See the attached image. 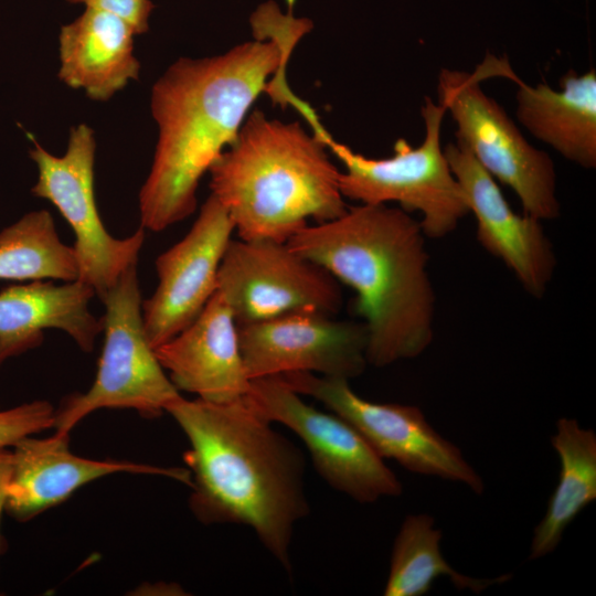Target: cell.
Segmentation results:
<instances>
[{"label": "cell", "mask_w": 596, "mask_h": 596, "mask_svg": "<svg viewBox=\"0 0 596 596\" xmlns=\"http://www.w3.org/2000/svg\"><path fill=\"white\" fill-rule=\"evenodd\" d=\"M281 13L274 1L251 17L254 40L223 54L180 57L157 79L151 114L158 140L139 192L141 227L160 232L196 209V190L213 162L230 147L269 78L286 75L289 56L312 23Z\"/></svg>", "instance_id": "cell-1"}, {"label": "cell", "mask_w": 596, "mask_h": 596, "mask_svg": "<svg viewBox=\"0 0 596 596\" xmlns=\"http://www.w3.org/2000/svg\"><path fill=\"white\" fill-rule=\"evenodd\" d=\"M166 412L190 444L184 461L196 519L251 528L290 573L294 529L309 513L300 449L246 395L227 403L180 396Z\"/></svg>", "instance_id": "cell-2"}, {"label": "cell", "mask_w": 596, "mask_h": 596, "mask_svg": "<svg viewBox=\"0 0 596 596\" xmlns=\"http://www.w3.org/2000/svg\"><path fill=\"white\" fill-rule=\"evenodd\" d=\"M425 240L409 212L360 203L306 225L287 244L355 291L368 364L382 368L421 355L433 341L436 297Z\"/></svg>", "instance_id": "cell-3"}, {"label": "cell", "mask_w": 596, "mask_h": 596, "mask_svg": "<svg viewBox=\"0 0 596 596\" xmlns=\"http://www.w3.org/2000/svg\"><path fill=\"white\" fill-rule=\"evenodd\" d=\"M327 150L300 123L259 109L246 116L209 170L211 194L240 238L287 242L309 219L323 223L345 213L340 170Z\"/></svg>", "instance_id": "cell-4"}, {"label": "cell", "mask_w": 596, "mask_h": 596, "mask_svg": "<svg viewBox=\"0 0 596 596\" xmlns=\"http://www.w3.org/2000/svg\"><path fill=\"white\" fill-rule=\"evenodd\" d=\"M425 135L413 147L400 138L389 158H369L333 139L324 127L312 132L343 164L340 190L345 199L361 204L395 202L406 212H418L426 237L441 238L451 233L469 211L466 195L454 175L444 148L441 128L446 109L425 98L421 108Z\"/></svg>", "instance_id": "cell-5"}, {"label": "cell", "mask_w": 596, "mask_h": 596, "mask_svg": "<svg viewBox=\"0 0 596 596\" xmlns=\"http://www.w3.org/2000/svg\"><path fill=\"white\" fill-rule=\"evenodd\" d=\"M509 64L485 61L473 72L443 68L438 103L456 124L457 142L493 178L514 191L523 213L540 221L560 215L556 171L551 157L533 147L480 82L488 75L509 78Z\"/></svg>", "instance_id": "cell-6"}, {"label": "cell", "mask_w": 596, "mask_h": 596, "mask_svg": "<svg viewBox=\"0 0 596 596\" xmlns=\"http://www.w3.org/2000/svg\"><path fill=\"white\" fill-rule=\"evenodd\" d=\"M102 301L105 340L97 374L87 392L68 396L55 412L53 427L60 434H70L100 408H131L157 417L181 396L147 339L137 264L124 270Z\"/></svg>", "instance_id": "cell-7"}, {"label": "cell", "mask_w": 596, "mask_h": 596, "mask_svg": "<svg viewBox=\"0 0 596 596\" xmlns=\"http://www.w3.org/2000/svg\"><path fill=\"white\" fill-rule=\"evenodd\" d=\"M96 139L93 128L79 124L70 131L66 151L54 156L33 140L30 158L38 168L31 193L50 201L75 235L72 246L78 263V279L102 300L130 265L138 264L145 228L116 238L98 213L94 188Z\"/></svg>", "instance_id": "cell-8"}, {"label": "cell", "mask_w": 596, "mask_h": 596, "mask_svg": "<svg viewBox=\"0 0 596 596\" xmlns=\"http://www.w3.org/2000/svg\"><path fill=\"white\" fill-rule=\"evenodd\" d=\"M279 376L302 396H310L354 426L381 458L415 473L456 481L481 493V477L460 449L441 437L413 405L375 403L358 395L349 380L310 372Z\"/></svg>", "instance_id": "cell-9"}, {"label": "cell", "mask_w": 596, "mask_h": 596, "mask_svg": "<svg viewBox=\"0 0 596 596\" xmlns=\"http://www.w3.org/2000/svg\"><path fill=\"white\" fill-rule=\"evenodd\" d=\"M237 324L296 311L333 316L342 307L340 283L287 242L232 240L223 256L217 289Z\"/></svg>", "instance_id": "cell-10"}, {"label": "cell", "mask_w": 596, "mask_h": 596, "mask_svg": "<svg viewBox=\"0 0 596 596\" xmlns=\"http://www.w3.org/2000/svg\"><path fill=\"white\" fill-rule=\"evenodd\" d=\"M246 397L267 419L304 441L315 469L331 488L360 503L402 493L396 475L354 426L307 404L279 376L251 380Z\"/></svg>", "instance_id": "cell-11"}, {"label": "cell", "mask_w": 596, "mask_h": 596, "mask_svg": "<svg viewBox=\"0 0 596 596\" xmlns=\"http://www.w3.org/2000/svg\"><path fill=\"white\" fill-rule=\"evenodd\" d=\"M249 380L289 372L354 379L368 365L364 323L336 320L317 311H296L237 324Z\"/></svg>", "instance_id": "cell-12"}, {"label": "cell", "mask_w": 596, "mask_h": 596, "mask_svg": "<svg viewBox=\"0 0 596 596\" xmlns=\"http://www.w3.org/2000/svg\"><path fill=\"white\" fill-rule=\"evenodd\" d=\"M234 223L212 195L182 240L156 259L158 286L142 301V322L155 349L187 328L217 289V274Z\"/></svg>", "instance_id": "cell-13"}, {"label": "cell", "mask_w": 596, "mask_h": 596, "mask_svg": "<svg viewBox=\"0 0 596 596\" xmlns=\"http://www.w3.org/2000/svg\"><path fill=\"white\" fill-rule=\"evenodd\" d=\"M444 151L476 219L480 245L503 262L530 295L542 297L556 267L542 221L514 212L497 181L461 143H447Z\"/></svg>", "instance_id": "cell-14"}, {"label": "cell", "mask_w": 596, "mask_h": 596, "mask_svg": "<svg viewBox=\"0 0 596 596\" xmlns=\"http://www.w3.org/2000/svg\"><path fill=\"white\" fill-rule=\"evenodd\" d=\"M70 434L26 436L11 447L12 462L6 512L26 522L68 499L86 483L118 472L159 475L191 485L184 468H163L125 460H94L74 455Z\"/></svg>", "instance_id": "cell-15"}, {"label": "cell", "mask_w": 596, "mask_h": 596, "mask_svg": "<svg viewBox=\"0 0 596 596\" xmlns=\"http://www.w3.org/2000/svg\"><path fill=\"white\" fill-rule=\"evenodd\" d=\"M178 391L206 402L227 403L249 390L233 312L216 290L199 316L169 341L155 348Z\"/></svg>", "instance_id": "cell-16"}, {"label": "cell", "mask_w": 596, "mask_h": 596, "mask_svg": "<svg viewBox=\"0 0 596 596\" xmlns=\"http://www.w3.org/2000/svg\"><path fill=\"white\" fill-rule=\"evenodd\" d=\"M96 296L81 280L62 285L54 280H33L0 291V366L10 358L39 347L44 330L66 332L84 351L91 352L103 331L102 319L88 308Z\"/></svg>", "instance_id": "cell-17"}, {"label": "cell", "mask_w": 596, "mask_h": 596, "mask_svg": "<svg viewBox=\"0 0 596 596\" xmlns=\"http://www.w3.org/2000/svg\"><path fill=\"white\" fill-rule=\"evenodd\" d=\"M134 29L121 18L95 9L64 24L58 35V78L95 102H107L139 77Z\"/></svg>", "instance_id": "cell-18"}, {"label": "cell", "mask_w": 596, "mask_h": 596, "mask_svg": "<svg viewBox=\"0 0 596 596\" xmlns=\"http://www.w3.org/2000/svg\"><path fill=\"white\" fill-rule=\"evenodd\" d=\"M517 117L526 130L562 157L586 169L596 167V70H570L560 91L546 83L528 85L518 76Z\"/></svg>", "instance_id": "cell-19"}, {"label": "cell", "mask_w": 596, "mask_h": 596, "mask_svg": "<svg viewBox=\"0 0 596 596\" xmlns=\"http://www.w3.org/2000/svg\"><path fill=\"white\" fill-rule=\"evenodd\" d=\"M561 469L546 512L534 529L530 560L552 553L566 528L596 499V434L576 419L560 418L551 438Z\"/></svg>", "instance_id": "cell-20"}, {"label": "cell", "mask_w": 596, "mask_h": 596, "mask_svg": "<svg viewBox=\"0 0 596 596\" xmlns=\"http://www.w3.org/2000/svg\"><path fill=\"white\" fill-rule=\"evenodd\" d=\"M441 531L435 528L434 518L428 514H409L404 519L394 540L383 595L423 596L441 576L448 577L458 589L473 593L511 578L510 574L475 578L457 572L441 554Z\"/></svg>", "instance_id": "cell-21"}, {"label": "cell", "mask_w": 596, "mask_h": 596, "mask_svg": "<svg viewBox=\"0 0 596 596\" xmlns=\"http://www.w3.org/2000/svg\"><path fill=\"white\" fill-rule=\"evenodd\" d=\"M78 263L46 210L32 211L0 231V280L78 279Z\"/></svg>", "instance_id": "cell-22"}, {"label": "cell", "mask_w": 596, "mask_h": 596, "mask_svg": "<svg viewBox=\"0 0 596 596\" xmlns=\"http://www.w3.org/2000/svg\"><path fill=\"white\" fill-rule=\"evenodd\" d=\"M55 411L47 401L36 400L0 411V448L54 426Z\"/></svg>", "instance_id": "cell-23"}, {"label": "cell", "mask_w": 596, "mask_h": 596, "mask_svg": "<svg viewBox=\"0 0 596 596\" xmlns=\"http://www.w3.org/2000/svg\"><path fill=\"white\" fill-rule=\"evenodd\" d=\"M72 4H84L85 8L105 11L125 20L136 32L149 30V18L155 9L151 0H66Z\"/></svg>", "instance_id": "cell-24"}, {"label": "cell", "mask_w": 596, "mask_h": 596, "mask_svg": "<svg viewBox=\"0 0 596 596\" xmlns=\"http://www.w3.org/2000/svg\"><path fill=\"white\" fill-rule=\"evenodd\" d=\"M12 453L11 448H0V522L6 511L8 485L11 473ZM3 552V538L0 533V554Z\"/></svg>", "instance_id": "cell-25"}]
</instances>
